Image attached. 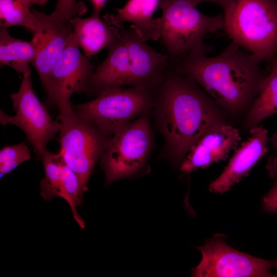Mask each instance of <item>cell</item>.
I'll use <instances>...</instances> for the list:
<instances>
[{
    "mask_svg": "<svg viewBox=\"0 0 277 277\" xmlns=\"http://www.w3.org/2000/svg\"><path fill=\"white\" fill-rule=\"evenodd\" d=\"M212 50L203 43L171 58V66L195 81L229 114L249 110L268 74L261 67L262 62L233 41L217 55L208 56Z\"/></svg>",
    "mask_w": 277,
    "mask_h": 277,
    "instance_id": "1",
    "label": "cell"
},
{
    "mask_svg": "<svg viewBox=\"0 0 277 277\" xmlns=\"http://www.w3.org/2000/svg\"><path fill=\"white\" fill-rule=\"evenodd\" d=\"M155 118L166 152L181 163L192 145L207 131L226 123L221 108L193 80L170 67L154 89Z\"/></svg>",
    "mask_w": 277,
    "mask_h": 277,
    "instance_id": "2",
    "label": "cell"
},
{
    "mask_svg": "<svg viewBox=\"0 0 277 277\" xmlns=\"http://www.w3.org/2000/svg\"><path fill=\"white\" fill-rule=\"evenodd\" d=\"M120 33L88 81L84 91L87 95L97 96L125 86L153 90L165 77L171 66L168 54L154 50L132 25L120 27Z\"/></svg>",
    "mask_w": 277,
    "mask_h": 277,
    "instance_id": "3",
    "label": "cell"
},
{
    "mask_svg": "<svg viewBox=\"0 0 277 277\" xmlns=\"http://www.w3.org/2000/svg\"><path fill=\"white\" fill-rule=\"evenodd\" d=\"M223 29L262 62L277 55V1L233 0L224 11Z\"/></svg>",
    "mask_w": 277,
    "mask_h": 277,
    "instance_id": "4",
    "label": "cell"
},
{
    "mask_svg": "<svg viewBox=\"0 0 277 277\" xmlns=\"http://www.w3.org/2000/svg\"><path fill=\"white\" fill-rule=\"evenodd\" d=\"M153 102V90L120 87L105 91L89 102L73 105V109L109 139L131 121L149 113Z\"/></svg>",
    "mask_w": 277,
    "mask_h": 277,
    "instance_id": "5",
    "label": "cell"
},
{
    "mask_svg": "<svg viewBox=\"0 0 277 277\" xmlns=\"http://www.w3.org/2000/svg\"><path fill=\"white\" fill-rule=\"evenodd\" d=\"M161 42L171 58L203 44L205 36L223 29V14L206 15L189 0H160Z\"/></svg>",
    "mask_w": 277,
    "mask_h": 277,
    "instance_id": "6",
    "label": "cell"
},
{
    "mask_svg": "<svg viewBox=\"0 0 277 277\" xmlns=\"http://www.w3.org/2000/svg\"><path fill=\"white\" fill-rule=\"evenodd\" d=\"M148 114L131 121L107 140L100 159L106 185L136 175L144 168L152 144Z\"/></svg>",
    "mask_w": 277,
    "mask_h": 277,
    "instance_id": "7",
    "label": "cell"
},
{
    "mask_svg": "<svg viewBox=\"0 0 277 277\" xmlns=\"http://www.w3.org/2000/svg\"><path fill=\"white\" fill-rule=\"evenodd\" d=\"M58 110V119L61 124L58 152L88 189L89 179L108 139L76 114L72 104L60 108Z\"/></svg>",
    "mask_w": 277,
    "mask_h": 277,
    "instance_id": "8",
    "label": "cell"
},
{
    "mask_svg": "<svg viewBox=\"0 0 277 277\" xmlns=\"http://www.w3.org/2000/svg\"><path fill=\"white\" fill-rule=\"evenodd\" d=\"M226 236L217 234L197 247L202 254L192 276L199 277H275V260H267L236 250L226 242Z\"/></svg>",
    "mask_w": 277,
    "mask_h": 277,
    "instance_id": "9",
    "label": "cell"
},
{
    "mask_svg": "<svg viewBox=\"0 0 277 277\" xmlns=\"http://www.w3.org/2000/svg\"><path fill=\"white\" fill-rule=\"evenodd\" d=\"M31 74V69L24 73L18 91L10 95L15 114L9 115L1 110V123L20 128L36 156L41 158L48 142L59 132L61 124L52 118L38 98L33 88Z\"/></svg>",
    "mask_w": 277,
    "mask_h": 277,
    "instance_id": "10",
    "label": "cell"
},
{
    "mask_svg": "<svg viewBox=\"0 0 277 277\" xmlns=\"http://www.w3.org/2000/svg\"><path fill=\"white\" fill-rule=\"evenodd\" d=\"M96 67L80 51L72 31L68 44L49 77L46 105L58 108L71 105L74 93H84Z\"/></svg>",
    "mask_w": 277,
    "mask_h": 277,
    "instance_id": "11",
    "label": "cell"
},
{
    "mask_svg": "<svg viewBox=\"0 0 277 277\" xmlns=\"http://www.w3.org/2000/svg\"><path fill=\"white\" fill-rule=\"evenodd\" d=\"M241 141L238 129L227 123L216 125L204 133L192 146L180 164V170L189 173L226 160Z\"/></svg>",
    "mask_w": 277,
    "mask_h": 277,
    "instance_id": "12",
    "label": "cell"
},
{
    "mask_svg": "<svg viewBox=\"0 0 277 277\" xmlns=\"http://www.w3.org/2000/svg\"><path fill=\"white\" fill-rule=\"evenodd\" d=\"M250 135L234 150L221 174L209 186L210 192L223 194L239 183L269 151L268 131L257 125L250 130Z\"/></svg>",
    "mask_w": 277,
    "mask_h": 277,
    "instance_id": "13",
    "label": "cell"
},
{
    "mask_svg": "<svg viewBox=\"0 0 277 277\" xmlns=\"http://www.w3.org/2000/svg\"><path fill=\"white\" fill-rule=\"evenodd\" d=\"M31 11L41 24L39 31L33 34L38 49L32 64L45 90L50 74L64 52L72 30L69 22H58L49 14L36 9Z\"/></svg>",
    "mask_w": 277,
    "mask_h": 277,
    "instance_id": "14",
    "label": "cell"
},
{
    "mask_svg": "<svg viewBox=\"0 0 277 277\" xmlns=\"http://www.w3.org/2000/svg\"><path fill=\"white\" fill-rule=\"evenodd\" d=\"M160 0H128L122 8L115 9L116 14H106L103 19L116 27L124 22L131 23L144 41L160 38L161 18L153 15L159 6Z\"/></svg>",
    "mask_w": 277,
    "mask_h": 277,
    "instance_id": "15",
    "label": "cell"
},
{
    "mask_svg": "<svg viewBox=\"0 0 277 277\" xmlns=\"http://www.w3.org/2000/svg\"><path fill=\"white\" fill-rule=\"evenodd\" d=\"M69 23L80 48L89 59L108 49L120 36V27L101 19L100 15L92 14L87 18L76 15Z\"/></svg>",
    "mask_w": 277,
    "mask_h": 277,
    "instance_id": "16",
    "label": "cell"
},
{
    "mask_svg": "<svg viewBox=\"0 0 277 277\" xmlns=\"http://www.w3.org/2000/svg\"><path fill=\"white\" fill-rule=\"evenodd\" d=\"M38 45L32 38L25 41L13 37L7 29L0 28V65L10 67L24 74L30 68L37 54Z\"/></svg>",
    "mask_w": 277,
    "mask_h": 277,
    "instance_id": "17",
    "label": "cell"
},
{
    "mask_svg": "<svg viewBox=\"0 0 277 277\" xmlns=\"http://www.w3.org/2000/svg\"><path fill=\"white\" fill-rule=\"evenodd\" d=\"M271 62L264 85L246 116L244 127L249 130L277 113V56Z\"/></svg>",
    "mask_w": 277,
    "mask_h": 277,
    "instance_id": "18",
    "label": "cell"
},
{
    "mask_svg": "<svg viewBox=\"0 0 277 277\" xmlns=\"http://www.w3.org/2000/svg\"><path fill=\"white\" fill-rule=\"evenodd\" d=\"M31 6L28 0H0L1 27L21 26L33 34L38 32L41 24L30 10Z\"/></svg>",
    "mask_w": 277,
    "mask_h": 277,
    "instance_id": "19",
    "label": "cell"
},
{
    "mask_svg": "<svg viewBox=\"0 0 277 277\" xmlns=\"http://www.w3.org/2000/svg\"><path fill=\"white\" fill-rule=\"evenodd\" d=\"M45 177L40 182L41 195L46 201L60 197L65 162L60 153H54L46 149L42 155Z\"/></svg>",
    "mask_w": 277,
    "mask_h": 277,
    "instance_id": "20",
    "label": "cell"
},
{
    "mask_svg": "<svg viewBox=\"0 0 277 277\" xmlns=\"http://www.w3.org/2000/svg\"><path fill=\"white\" fill-rule=\"evenodd\" d=\"M30 150L24 142L6 146L0 150L1 177L22 163L30 160Z\"/></svg>",
    "mask_w": 277,
    "mask_h": 277,
    "instance_id": "21",
    "label": "cell"
},
{
    "mask_svg": "<svg viewBox=\"0 0 277 277\" xmlns=\"http://www.w3.org/2000/svg\"><path fill=\"white\" fill-rule=\"evenodd\" d=\"M86 11L84 4L77 0H57L54 10L49 15L61 23H68L72 17Z\"/></svg>",
    "mask_w": 277,
    "mask_h": 277,
    "instance_id": "22",
    "label": "cell"
},
{
    "mask_svg": "<svg viewBox=\"0 0 277 277\" xmlns=\"http://www.w3.org/2000/svg\"><path fill=\"white\" fill-rule=\"evenodd\" d=\"M273 180V184L264 195L262 200L264 209L271 213H277V175L270 176Z\"/></svg>",
    "mask_w": 277,
    "mask_h": 277,
    "instance_id": "23",
    "label": "cell"
},
{
    "mask_svg": "<svg viewBox=\"0 0 277 277\" xmlns=\"http://www.w3.org/2000/svg\"><path fill=\"white\" fill-rule=\"evenodd\" d=\"M269 154L268 157L266 168L269 176L277 175V132L269 137Z\"/></svg>",
    "mask_w": 277,
    "mask_h": 277,
    "instance_id": "24",
    "label": "cell"
},
{
    "mask_svg": "<svg viewBox=\"0 0 277 277\" xmlns=\"http://www.w3.org/2000/svg\"><path fill=\"white\" fill-rule=\"evenodd\" d=\"M233 1V0H189L190 3L195 7L199 4L204 2L214 3L221 6L223 8L224 11L228 9Z\"/></svg>",
    "mask_w": 277,
    "mask_h": 277,
    "instance_id": "25",
    "label": "cell"
},
{
    "mask_svg": "<svg viewBox=\"0 0 277 277\" xmlns=\"http://www.w3.org/2000/svg\"><path fill=\"white\" fill-rule=\"evenodd\" d=\"M92 8V14L100 15L101 12L104 8L108 0H89Z\"/></svg>",
    "mask_w": 277,
    "mask_h": 277,
    "instance_id": "26",
    "label": "cell"
},
{
    "mask_svg": "<svg viewBox=\"0 0 277 277\" xmlns=\"http://www.w3.org/2000/svg\"><path fill=\"white\" fill-rule=\"evenodd\" d=\"M31 6L34 4L44 6L49 0H28Z\"/></svg>",
    "mask_w": 277,
    "mask_h": 277,
    "instance_id": "27",
    "label": "cell"
},
{
    "mask_svg": "<svg viewBox=\"0 0 277 277\" xmlns=\"http://www.w3.org/2000/svg\"><path fill=\"white\" fill-rule=\"evenodd\" d=\"M275 270H277V258L275 259Z\"/></svg>",
    "mask_w": 277,
    "mask_h": 277,
    "instance_id": "28",
    "label": "cell"
},
{
    "mask_svg": "<svg viewBox=\"0 0 277 277\" xmlns=\"http://www.w3.org/2000/svg\"><path fill=\"white\" fill-rule=\"evenodd\" d=\"M276 56H277V55H276Z\"/></svg>",
    "mask_w": 277,
    "mask_h": 277,
    "instance_id": "29",
    "label": "cell"
}]
</instances>
